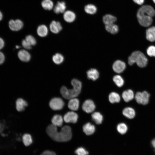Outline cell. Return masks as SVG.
Wrapping results in <instances>:
<instances>
[{"label": "cell", "mask_w": 155, "mask_h": 155, "mask_svg": "<svg viewBox=\"0 0 155 155\" xmlns=\"http://www.w3.org/2000/svg\"><path fill=\"white\" fill-rule=\"evenodd\" d=\"M46 131L48 135L56 142H67L71 139L72 137L71 128L68 125L63 127L61 130L58 131L57 127L51 124L47 126Z\"/></svg>", "instance_id": "cell-1"}, {"label": "cell", "mask_w": 155, "mask_h": 155, "mask_svg": "<svg viewBox=\"0 0 155 155\" xmlns=\"http://www.w3.org/2000/svg\"><path fill=\"white\" fill-rule=\"evenodd\" d=\"M155 15V11L153 7L150 5L142 6L138 10L137 17L141 25L147 27L152 24L153 17Z\"/></svg>", "instance_id": "cell-2"}, {"label": "cell", "mask_w": 155, "mask_h": 155, "mask_svg": "<svg viewBox=\"0 0 155 155\" xmlns=\"http://www.w3.org/2000/svg\"><path fill=\"white\" fill-rule=\"evenodd\" d=\"M71 84L73 87L72 88L69 89L63 86L60 89L61 94L66 99L69 100L76 98L81 92L82 84L80 81L76 79H73L72 80Z\"/></svg>", "instance_id": "cell-3"}, {"label": "cell", "mask_w": 155, "mask_h": 155, "mask_svg": "<svg viewBox=\"0 0 155 155\" xmlns=\"http://www.w3.org/2000/svg\"><path fill=\"white\" fill-rule=\"evenodd\" d=\"M128 63L130 65L136 63L140 67H144L147 65L148 60L144 54L140 51H135L133 52L128 58Z\"/></svg>", "instance_id": "cell-4"}, {"label": "cell", "mask_w": 155, "mask_h": 155, "mask_svg": "<svg viewBox=\"0 0 155 155\" xmlns=\"http://www.w3.org/2000/svg\"><path fill=\"white\" fill-rule=\"evenodd\" d=\"M65 103L61 98L55 97L52 98L49 103L51 108L53 110H59L61 109L64 105Z\"/></svg>", "instance_id": "cell-5"}, {"label": "cell", "mask_w": 155, "mask_h": 155, "mask_svg": "<svg viewBox=\"0 0 155 155\" xmlns=\"http://www.w3.org/2000/svg\"><path fill=\"white\" fill-rule=\"evenodd\" d=\"M8 25L11 30L16 31L21 30L24 26L23 22L19 19L10 20L9 22Z\"/></svg>", "instance_id": "cell-6"}, {"label": "cell", "mask_w": 155, "mask_h": 155, "mask_svg": "<svg viewBox=\"0 0 155 155\" xmlns=\"http://www.w3.org/2000/svg\"><path fill=\"white\" fill-rule=\"evenodd\" d=\"M78 118V115L73 111H69L66 113L63 117V120L66 123H75Z\"/></svg>", "instance_id": "cell-7"}, {"label": "cell", "mask_w": 155, "mask_h": 155, "mask_svg": "<svg viewBox=\"0 0 155 155\" xmlns=\"http://www.w3.org/2000/svg\"><path fill=\"white\" fill-rule=\"evenodd\" d=\"M95 108V105L93 101L91 100H86L82 105L83 110L86 113H89L93 112Z\"/></svg>", "instance_id": "cell-8"}, {"label": "cell", "mask_w": 155, "mask_h": 155, "mask_svg": "<svg viewBox=\"0 0 155 155\" xmlns=\"http://www.w3.org/2000/svg\"><path fill=\"white\" fill-rule=\"evenodd\" d=\"M114 71L117 73L122 72L125 69L126 64L123 61L117 60L113 63L112 66Z\"/></svg>", "instance_id": "cell-9"}, {"label": "cell", "mask_w": 155, "mask_h": 155, "mask_svg": "<svg viewBox=\"0 0 155 155\" xmlns=\"http://www.w3.org/2000/svg\"><path fill=\"white\" fill-rule=\"evenodd\" d=\"M18 56L20 60L24 62H28L31 59L30 53L24 49L20 50L18 52Z\"/></svg>", "instance_id": "cell-10"}, {"label": "cell", "mask_w": 155, "mask_h": 155, "mask_svg": "<svg viewBox=\"0 0 155 155\" xmlns=\"http://www.w3.org/2000/svg\"><path fill=\"white\" fill-rule=\"evenodd\" d=\"M51 31L54 34H57L62 29V27L61 23L59 22L53 20L52 21L49 25Z\"/></svg>", "instance_id": "cell-11"}, {"label": "cell", "mask_w": 155, "mask_h": 155, "mask_svg": "<svg viewBox=\"0 0 155 155\" xmlns=\"http://www.w3.org/2000/svg\"><path fill=\"white\" fill-rule=\"evenodd\" d=\"M66 9V4L63 1H58L53 9L54 12L56 14L64 13Z\"/></svg>", "instance_id": "cell-12"}, {"label": "cell", "mask_w": 155, "mask_h": 155, "mask_svg": "<svg viewBox=\"0 0 155 155\" xmlns=\"http://www.w3.org/2000/svg\"><path fill=\"white\" fill-rule=\"evenodd\" d=\"M79 101L76 98H73L69 99L68 102V106L69 108L73 111H76L79 108Z\"/></svg>", "instance_id": "cell-13"}, {"label": "cell", "mask_w": 155, "mask_h": 155, "mask_svg": "<svg viewBox=\"0 0 155 155\" xmlns=\"http://www.w3.org/2000/svg\"><path fill=\"white\" fill-rule=\"evenodd\" d=\"M122 96L125 102H128L134 98L135 95L132 90L128 89L123 92Z\"/></svg>", "instance_id": "cell-14"}, {"label": "cell", "mask_w": 155, "mask_h": 155, "mask_svg": "<svg viewBox=\"0 0 155 155\" xmlns=\"http://www.w3.org/2000/svg\"><path fill=\"white\" fill-rule=\"evenodd\" d=\"M83 130L86 135H89L94 132L95 128L94 125L90 123H87L83 126Z\"/></svg>", "instance_id": "cell-15"}, {"label": "cell", "mask_w": 155, "mask_h": 155, "mask_svg": "<svg viewBox=\"0 0 155 155\" xmlns=\"http://www.w3.org/2000/svg\"><path fill=\"white\" fill-rule=\"evenodd\" d=\"M76 16L75 13L72 11L67 10L64 13L63 18L64 20L68 23H71L75 20Z\"/></svg>", "instance_id": "cell-16"}, {"label": "cell", "mask_w": 155, "mask_h": 155, "mask_svg": "<svg viewBox=\"0 0 155 155\" xmlns=\"http://www.w3.org/2000/svg\"><path fill=\"white\" fill-rule=\"evenodd\" d=\"M146 38L150 42L155 41V26L151 27L146 31Z\"/></svg>", "instance_id": "cell-17"}, {"label": "cell", "mask_w": 155, "mask_h": 155, "mask_svg": "<svg viewBox=\"0 0 155 155\" xmlns=\"http://www.w3.org/2000/svg\"><path fill=\"white\" fill-rule=\"evenodd\" d=\"M123 115L129 119H132L135 115V112L133 108L130 107L125 108L122 111Z\"/></svg>", "instance_id": "cell-18"}, {"label": "cell", "mask_w": 155, "mask_h": 155, "mask_svg": "<svg viewBox=\"0 0 155 155\" xmlns=\"http://www.w3.org/2000/svg\"><path fill=\"white\" fill-rule=\"evenodd\" d=\"M63 119L60 115L56 114L51 119L52 124L56 127H61L63 124Z\"/></svg>", "instance_id": "cell-19"}, {"label": "cell", "mask_w": 155, "mask_h": 155, "mask_svg": "<svg viewBox=\"0 0 155 155\" xmlns=\"http://www.w3.org/2000/svg\"><path fill=\"white\" fill-rule=\"evenodd\" d=\"M16 105L17 110L21 112L24 110L25 107L28 105V103L22 98H19L16 101Z\"/></svg>", "instance_id": "cell-20"}, {"label": "cell", "mask_w": 155, "mask_h": 155, "mask_svg": "<svg viewBox=\"0 0 155 155\" xmlns=\"http://www.w3.org/2000/svg\"><path fill=\"white\" fill-rule=\"evenodd\" d=\"M88 78L93 81H95L99 77V73L98 70L95 69H91L87 72Z\"/></svg>", "instance_id": "cell-21"}, {"label": "cell", "mask_w": 155, "mask_h": 155, "mask_svg": "<svg viewBox=\"0 0 155 155\" xmlns=\"http://www.w3.org/2000/svg\"><path fill=\"white\" fill-rule=\"evenodd\" d=\"M48 30L47 26L44 25H39L37 29L38 35L41 37H44L48 34Z\"/></svg>", "instance_id": "cell-22"}, {"label": "cell", "mask_w": 155, "mask_h": 155, "mask_svg": "<svg viewBox=\"0 0 155 155\" xmlns=\"http://www.w3.org/2000/svg\"><path fill=\"white\" fill-rule=\"evenodd\" d=\"M102 20L104 23L106 25L114 24L117 20V18L111 15L107 14L103 17Z\"/></svg>", "instance_id": "cell-23"}, {"label": "cell", "mask_w": 155, "mask_h": 155, "mask_svg": "<svg viewBox=\"0 0 155 155\" xmlns=\"http://www.w3.org/2000/svg\"><path fill=\"white\" fill-rule=\"evenodd\" d=\"M91 116L92 120L97 124H100L102 123L103 117L100 113L94 112L92 114Z\"/></svg>", "instance_id": "cell-24"}, {"label": "cell", "mask_w": 155, "mask_h": 155, "mask_svg": "<svg viewBox=\"0 0 155 155\" xmlns=\"http://www.w3.org/2000/svg\"><path fill=\"white\" fill-rule=\"evenodd\" d=\"M105 28L108 32L112 34L117 33L119 31L118 26L114 24L105 25Z\"/></svg>", "instance_id": "cell-25"}, {"label": "cell", "mask_w": 155, "mask_h": 155, "mask_svg": "<svg viewBox=\"0 0 155 155\" xmlns=\"http://www.w3.org/2000/svg\"><path fill=\"white\" fill-rule=\"evenodd\" d=\"M134 98L138 104L144 105L145 101V97L143 92H137L135 95Z\"/></svg>", "instance_id": "cell-26"}, {"label": "cell", "mask_w": 155, "mask_h": 155, "mask_svg": "<svg viewBox=\"0 0 155 155\" xmlns=\"http://www.w3.org/2000/svg\"><path fill=\"white\" fill-rule=\"evenodd\" d=\"M110 102L112 103L119 102L120 100V97L118 93L113 92L110 94L108 96Z\"/></svg>", "instance_id": "cell-27"}, {"label": "cell", "mask_w": 155, "mask_h": 155, "mask_svg": "<svg viewBox=\"0 0 155 155\" xmlns=\"http://www.w3.org/2000/svg\"><path fill=\"white\" fill-rule=\"evenodd\" d=\"M41 4L42 7L46 10H51L54 6L53 3L51 0H43Z\"/></svg>", "instance_id": "cell-28"}, {"label": "cell", "mask_w": 155, "mask_h": 155, "mask_svg": "<svg viewBox=\"0 0 155 155\" xmlns=\"http://www.w3.org/2000/svg\"><path fill=\"white\" fill-rule=\"evenodd\" d=\"M85 12L89 14H94L97 11L96 7L94 5L89 4L86 5L84 8Z\"/></svg>", "instance_id": "cell-29"}, {"label": "cell", "mask_w": 155, "mask_h": 155, "mask_svg": "<svg viewBox=\"0 0 155 155\" xmlns=\"http://www.w3.org/2000/svg\"><path fill=\"white\" fill-rule=\"evenodd\" d=\"M22 140L24 145L26 146L31 145L33 142L31 135L28 133L24 134L22 137Z\"/></svg>", "instance_id": "cell-30"}, {"label": "cell", "mask_w": 155, "mask_h": 155, "mask_svg": "<svg viewBox=\"0 0 155 155\" xmlns=\"http://www.w3.org/2000/svg\"><path fill=\"white\" fill-rule=\"evenodd\" d=\"M52 60L55 64L59 65L63 61L64 57L61 54L56 53L53 56Z\"/></svg>", "instance_id": "cell-31"}, {"label": "cell", "mask_w": 155, "mask_h": 155, "mask_svg": "<svg viewBox=\"0 0 155 155\" xmlns=\"http://www.w3.org/2000/svg\"><path fill=\"white\" fill-rule=\"evenodd\" d=\"M117 130L120 134L123 135L126 133L127 131V126L125 123H121L117 125Z\"/></svg>", "instance_id": "cell-32"}, {"label": "cell", "mask_w": 155, "mask_h": 155, "mask_svg": "<svg viewBox=\"0 0 155 155\" xmlns=\"http://www.w3.org/2000/svg\"><path fill=\"white\" fill-rule=\"evenodd\" d=\"M113 80L118 87H121L124 84V80L122 77L119 75H116L113 78Z\"/></svg>", "instance_id": "cell-33"}, {"label": "cell", "mask_w": 155, "mask_h": 155, "mask_svg": "<svg viewBox=\"0 0 155 155\" xmlns=\"http://www.w3.org/2000/svg\"><path fill=\"white\" fill-rule=\"evenodd\" d=\"M77 155H88L89 152L83 147H80L77 148L75 151Z\"/></svg>", "instance_id": "cell-34"}, {"label": "cell", "mask_w": 155, "mask_h": 155, "mask_svg": "<svg viewBox=\"0 0 155 155\" xmlns=\"http://www.w3.org/2000/svg\"><path fill=\"white\" fill-rule=\"evenodd\" d=\"M25 40L31 46L35 45L36 44L35 38L31 35H28L25 37Z\"/></svg>", "instance_id": "cell-35"}, {"label": "cell", "mask_w": 155, "mask_h": 155, "mask_svg": "<svg viewBox=\"0 0 155 155\" xmlns=\"http://www.w3.org/2000/svg\"><path fill=\"white\" fill-rule=\"evenodd\" d=\"M146 52L149 56L155 57V46L153 45L150 46L147 48Z\"/></svg>", "instance_id": "cell-36"}, {"label": "cell", "mask_w": 155, "mask_h": 155, "mask_svg": "<svg viewBox=\"0 0 155 155\" xmlns=\"http://www.w3.org/2000/svg\"><path fill=\"white\" fill-rule=\"evenodd\" d=\"M22 44L25 49L29 50L31 49V45H30L25 39L23 40L22 42Z\"/></svg>", "instance_id": "cell-37"}, {"label": "cell", "mask_w": 155, "mask_h": 155, "mask_svg": "<svg viewBox=\"0 0 155 155\" xmlns=\"http://www.w3.org/2000/svg\"><path fill=\"white\" fill-rule=\"evenodd\" d=\"M40 155H56L54 152L50 150H45Z\"/></svg>", "instance_id": "cell-38"}, {"label": "cell", "mask_w": 155, "mask_h": 155, "mask_svg": "<svg viewBox=\"0 0 155 155\" xmlns=\"http://www.w3.org/2000/svg\"><path fill=\"white\" fill-rule=\"evenodd\" d=\"M5 60V57L3 54L0 51V65L3 64Z\"/></svg>", "instance_id": "cell-39"}, {"label": "cell", "mask_w": 155, "mask_h": 155, "mask_svg": "<svg viewBox=\"0 0 155 155\" xmlns=\"http://www.w3.org/2000/svg\"><path fill=\"white\" fill-rule=\"evenodd\" d=\"M136 3L139 5H142L144 3V0H133Z\"/></svg>", "instance_id": "cell-40"}, {"label": "cell", "mask_w": 155, "mask_h": 155, "mask_svg": "<svg viewBox=\"0 0 155 155\" xmlns=\"http://www.w3.org/2000/svg\"><path fill=\"white\" fill-rule=\"evenodd\" d=\"M4 42L1 38L0 37V50L2 49L4 46Z\"/></svg>", "instance_id": "cell-41"}, {"label": "cell", "mask_w": 155, "mask_h": 155, "mask_svg": "<svg viewBox=\"0 0 155 155\" xmlns=\"http://www.w3.org/2000/svg\"><path fill=\"white\" fill-rule=\"evenodd\" d=\"M151 144L153 148L155 150V137L152 140Z\"/></svg>", "instance_id": "cell-42"}, {"label": "cell", "mask_w": 155, "mask_h": 155, "mask_svg": "<svg viewBox=\"0 0 155 155\" xmlns=\"http://www.w3.org/2000/svg\"><path fill=\"white\" fill-rule=\"evenodd\" d=\"M3 18V13L0 11V21H1Z\"/></svg>", "instance_id": "cell-43"}, {"label": "cell", "mask_w": 155, "mask_h": 155, "mask_svg": "<svg viewBox=\"0 0 155 155\" xmlns=\"http://www.w3.org/2000/svg\"><path fill=\"white\" fill-rule=\"evenodd\" d=\"M2 127L1 125V124L0 123V132L2 131Z\"/></svg>", "instance_id": "cell-44"}, {"label": "cell", "mask_w": 155, "mask_h": 155, "mask_svg": "<svg viewBox=\"0 0 155 155\" xmlns=\"http://www.w3.org/2000/svg\"><path fill=\"white\" fill-rule=\"evenodd\" d=\"M16 48L17 49H18L19 48H20V46H18V45L16 46Z\"/></svg>", "instance_id": "cell-45"}, {"label": "cell", "mask_w": 155, "mask_h": 155, "mask_svg": "<svg viewBox=\"0 0 155 155\" xmlns=\"http://www.w3.org/2000/svg\"><path fill=\"white\" fill-rule=\"evenodd\" d=\"M152 1L154 2V3H155V0H152Z\"/></svg>", "instance_id": "cell-46"}]
</instances>
